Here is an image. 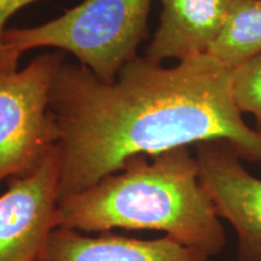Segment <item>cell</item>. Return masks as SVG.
<instances>
[{
	"label": "cell",
	"mask_w": 261,
	"mask_h": 261,
	"mask_svg": "<svg viewBox=\"0 0 261 261\" xmlns=\"http://www.w3.org/2000/svg\"><path fill=\"white\" fill-rule=\"evenodd\" d=\"M233 68L210 54L162 67L136 57L114 81L62 63L50 92L58 130V203L120 171L137 156L226 140L242 160L261 162V137L232 97Z\"/></svg>",
	"instance_id": "6da1fadb"
},
{
	"label": "cell",
	"mask_w": 261,
	"mask_h": 261,
	"mask_svg": "<svg viewBox=\"0 0 261 261\" xmlns=\"http://www.w3.org/2000/svg\"><path fill=\"white\" fill-rule=\"evenodd\" d=\"M56 228L80 233L123 230L165 232L210 256L226 234L189 146L137 156L92 187L61 201Z\"/></svg>",
	"instance_id": "7a4b0ae2"
},
{
	"label": "cell",
	"mask_w": 261,
	"mask_h": 261,
	"mask_svg": "<svg viewBox=\"0 0 261 261\" xmlns=\"http://www.w3.org/2000/svg\"><path fill=\"white\" fill-rule=\"evenodd\" d=\"M152 0H84L60 17L37 27L3 33L9 69H18L22 54L37 47H56L77 58L103 81H114L148 33Z\"/></svg>",
	"instance_id": "3957f363"
},
{
	"label": "cell",
	"mask_w": 261,
	"mask_h": 261,
	"mask_svg": "<svg viewBox=\"0 0 261 261\" xmlns=\"http://www.w3.org/2000/svg\"><path fill=\"white\" fill-rule=\"evenodd\" d=\"M63 62L58 50L40 55L21 70H0V182L32 171L56 148L50 92Z\"/></svg>",
	"instance_id": "277c9868"
},
{
	"label": "cell",
	"mask_w": 261,
	"mask_h": 261,
	"mask_svg": "<svg viewBox=\"0 0 261 261\" xmlns=\"http://www.w3.org/2000/svg\"><path fill=\"white\" fill-rule=\"evenodd\" d=\"M60 184L58 149L0 195V261H38L56 228Z\"/></svg>",
	"instance_id": "5b68a950"
},
{
	"label": "cell",
	"mask_w": 261,
	"mask_h": 261,
	"mask_svg": "<svg viewBox=\"0 0 261 261\" xmlns=\"http://www.w3.org/2000/svg\"><path fill=\"white\" fill-rule=\"evenodd\" d=\"M196 145L200 178L220 219L237 236V261H261V179L247 171L226 140Z\"/></svg>",
	"instance_id": "8992f818"
},
{
	"label": "cell",
	"mask_w": 261,
	"mask_h": 261,
	"mask_svg": "<svg viewBox=\"0 0 261 261\" xmlns=\"http://www.w3.org/2000/svg\"><path fill=\"white\" fill-rule=\"evenodd\" d=\"M160 23L146 50L149 60L182 61L210 54L232 0H159Z\"/></svg>",
	"instance_id": "52a82bcc"
},
{
	"label": "cell",
	"mask_w": 261,
	"mask_h": 261,
	"mask_svg": "<svg viewBox=\"0 0 261 261\" xmlns=\"http://www.w3.org/2000/svg\"><path fill=\"white\" fill-rule=\"evenodd\" d=\"M47 261H211L208 254L168 236L138 240L120 234L90 236L55 228L44 253Z\"/></svg>",
	"instance_id": "ba28073f"
},
{
	"label": "cell",
	"mask_w": 261,
	"mask_h": 261,
	"mask_svg": "<svg viewBox=\"0 0 261 261\" xmlns=\"http://www.w3.org/2000/svg\"><path fill=\"white\" fill-rule=\"evenodd\" d=\"M261 54V0H232L223 31L210 55L236 68Z\"/></svg>",
	"instance_id": "9c48e42d"
},
{
	"label": "cell",
	"mask_w": 261,
	"mask_h": 261,
	"mask_svg": "<svg viewBox=\"0 0 261 261\" xmlns=\"http://www.w3.org/2000/svg\"><path fill=\"white\" fill-rule=\"evenodd\" d=\"M232 97L241 114L255 117V130L261 137V54L233 68Z\"/></svg>",
	"instance_id": "30bf717a"
},
{
	"label": "cell",
	"mask_w": 261,
	"mask_h": 261,
	"mask_svg": "<svg viewBox=\"0 0 261 261\" xmlns=\"http://www.w3.org/2000/svg\"><path fill=\"white\" fill-rule=\"evenodd\" d=\"M35 2L40 0H0V70H11L6 64L4 46H3V33L5 31L6 22L18 10Z\"/></svg>",
	"instance_id": "8fae6325"
},
{
	"label": "cell",
	"mask_w": 261,
	"mask_h": 261,
	"mask_svg": "<svg viewBox=\"0 0 261 261\" xmlns=\"http://www.w3.org/2000/svg\"><path fill=\"white\" fill-rule=\"evenodd\" d=\"M38 261H47V260L45 259V256H42V257H40V259H39Z\"/></svg>",
	"instance_id": "7c38bea8"
}]
</instances>
